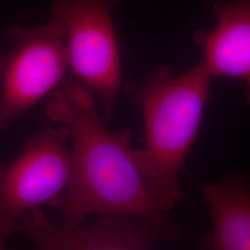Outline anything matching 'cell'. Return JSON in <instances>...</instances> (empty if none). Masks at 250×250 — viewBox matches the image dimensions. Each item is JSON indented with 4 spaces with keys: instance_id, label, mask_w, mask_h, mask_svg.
<instances>
[{
    "instance_id": "cell-1",
    "label": "cell",
    "mask_w": 250,
    "mask_h": 250,
    "mask_svg": "<svg viewBox=\"0 0 250 250\" xmlns=\"http://www.w3.org/2000/svg\"><path fill=\"white\" fill-rule=\"evenodd\" d=\"M46 115L67 127L72 144L73 177L62 208L63 225H78L93 214L173 225L149 197L131 131L107 130L89 88L78 81L61 83L51 93Z\"/></svg>"
},
{
    "instance_id": "cell-2",
    "label": "cell",
    "mask_w": 250,
    "mask_h": 250,
    "mask_svg": "<svg viewBox=\"0 0 250 250\" xmlns=\"http://www.w3.org/2000/svg\"><path fill=\"white\" fill-rule=\"evenodd\" d=\"M211 75L201 60L178 76L162 66L126 91L143 110L145 147L138 150L146 188L161 212L183 198L179 173L202 123Z\"/></svg>"
},
{
    "instance_id": "cell-3",
    "label": "cell",
    "mask_w": 250,
    "mask_h": 250,
    "mask_svg": "<svg viewBox=\"0 0 250 250\" xmlns=\"http://www.w3.org/2000/svg\"><path fill=\"white\" fill-rule=\"evenodd\" d=\"M67 127L47 125L18 157L0 163V250L19 220L40 206L62 208L73 177Z\"/></svg>"
},
{
    "instance_id": "cell-4",
    "label": "cell",
    "mask_w": 250,
    "mask_h": 250,
    "mask_svg": "<svg viewBox=\"0 0 250 250\" xmlns=\"http://www.w3.org/2000/svg\"><path fill=\"white\" fill-rule=\"evenodd\" d=\"M12 41L0 54V131L62 82L69 61L62 23L53 15L48 22L7 31Z\"/></svg>"
},
{
    "instance_id": "cell-5",
    "label": "cell",
    "mask_w": 250,
    "mask_h": 250,
    "mask_svg": "<svg viewBox=\"0 0 250 250\" xmlns=\"http://www.w3.org/2000/svg\"><path fill=\"white\" fill-rule=\"evenodd\" d=\"M122 0H56L52 15L62 23L69 61L78 82L111 115L121 88V57L112 10Z\"/></svg>"
},
{
    "instance_id": "cell-6",
    "label": "cell",
    "mask_w": 250,
    "mask_h": 250,
    "mask_svg": "<svg viewBox=\"0 0 250 250\" xmlns=\"http://www.w3.org/2000/svg\"><path fill=\"white\" fill-rule=\"evenodd\" d=\"M96 216V223L86 227L57 225L41 209L34 208L15 224L12 234L22 233L48 250H143L158 242L179 238L174 225H156L128 215Z\"/></svg>"
},
{
    "instance_id": "cell-7",
    "label": "cell",
    "mask_w": 250,
    "mask_h": 250,
    "mask_svg": "<svg viewBox=\"0 0 250 250\" xmlns=\"http://www.w3.org/2000/svg\"><path fill=\"white\" fill-rule=\"evenodd\" d=\"M212 12L214 29L197 30L193 38L203 51L202 61L211 77L246 83L250 107V0H214Z\"/></svg>"
},
{
    "instance_id": "cell-8",
    "label": "cell",
    "mask_w": 250,
    "mask_h": 250,
    "mask_svg": "<svg viewBox=\"0 0 250 250\" xmlns=\"http://www.w3.org/2000/svg\"><path fill=\"white\" fill-rule=\"evenodd\" d=\"M213 221L203 247L213 250H250V186L230 176L202 187Z\"/></svg>"
}]
</instances>
